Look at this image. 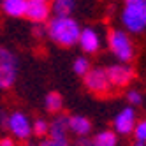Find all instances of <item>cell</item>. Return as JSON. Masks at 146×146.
<instances>
[{"instance_id": "cell-18", "label": "cell", "mask_w": 146, "mask_h": 146, "mask_svg": "<svg viewBox=\"0 0 146 146\" xmlns=\"http://www.w3.org/2000/svg\"><path fill=\"white\" fill-rule=\"evenodd\" d=\"M132 134L135 135V141H137V143L146 144V120L135 121V127H134Z\"/></svg>"}, {"instance_id": "cell-19", "label": "cell", "mask_w": 146, "mask_h": 146, "mask_svg": "<svg viewBox=\"0 0 146 146\" xmlns=\"http://www.w3.org/2000/svg\"><path fill=\"white\" fill-rule=\"evenodd\" d=\"M32 134L39 135V137H46L48 135V121L42 120V118H37L32 123Z\"/></svg>"}, {"instance_id": "cell-4", "label": "cell", "mask_w": 146, "mask_h": 146, "mask_svg": "<svg viewBox=\"0 0 146 146\" xmlns=\"http://www.w3.org/2000/svg\"><path fill=\"white\" fill-rule=\"evenodd\" d=\"M121 23L130 34H139L146 28L143 18V0L137 4H127L121 13Z\"/></svg>"}, {"instance_id": "cell-29", "label": "cell", "mask_w": 146, "mask_h": 146, "mask_svg": "<svg viewBox=\"0 0 146 146\" xmlns=\"http://www.w3.org/2000/svg\"><path fill=\"white\" fill-rule=\"evenodd\" d=\"M37 2H49V0H37Z\"/></svg>"}, {"instance_id": "cell-11", "label": "cell", "mask_w": 146, "mask_h": 146, "mask_svg": "<svg viewBox=\"0 0 146 146\" xmlns=\"http://www.w3.org/2000/svg\"><path fill=\"white\" fill-rule=\"evenodd\" d=\"M67 123H69V132L76 134L78 137H90L92 121L86 116H83V114H69Z\"/></svg>"}, {"instance_id": "cell-3", "label": "cell", "mask_w": 146, "mask_h": 146, "mask_svg": "<svg viewBox=\"0 0 146 146\" xmlns=\"http://www.w3.org/2000/svg\"><path fill=\"white\" fill-rule=\"evenodd\" d=\"M19 62L11 49L0 46V90H9L18 79Z\"/></svg>"}, {"instance_id": "cell-21", "label": "cell", "mask_w": 146, "mask_h": 146, "mask_svg": "<svg viewBox=\"0 0 146 146\" xmlns=\"http://www.w3.org/2000/svg\"><path fill=\"white\" fill-rule=\"evenodd\" d=\"M35 146H72L69 143V139H42L40 143H37Z\"/></svg>"}, {"instance_id": "cell-14", "label": "cell", "mask_w": 146, "mask_h": 146, "mask_svg": "<svg viewBox=\"0 0 146 146\" xmlns=\"http://www.w3.org/2000/svg\"><path fill=\"white\" fill-rule=\"evenodd\" d=\"M49 7L55 16H70L76 9V0H53Z\"/></svg>"}, {"instance_id": "cell-8", "label": "cell", "mask_w": 146, "mask_h": 146, "mask_svg": "<svg viewBox=\"0 0 146 146\" xmlns=\"http://www.w3.org/2000/svg\"><path fill=\"white\" fill-rule=\"evenodd\" d=\"M113 127H114V134H121V135H129L132 134L134 127H135V111L134 108H123L113 120Z\"/></svg>"}, {"instance_id": "cell-22", "label": "cell", "mask_w": 146, "mask_h": 146, "mask_svg": "<svg viewBox=\"0 0 146 146\" xmlns=\"http://www.w3.org/2000/svg\"><path fill=\"white\" fill-rule=\"evenodd\" d=\"M32 34L37 37V39H42V37H46L48 34H46V23H37V25H34V28H32Z\"/></svg>"}, {"instance_id": "cell-27", "label": "cell", "mask_w": 146, "mask_h": 146, "mask_svg": "<svg viewBox=\"0 0 146 146\" xmlns=\"http://www.w3.org/2000/svg\"><path fill=\"white\" fill-rule=\"evenodd\" d=\"M137 2H141V0H125V4H137Z\"/></svg>"}, {"instance_id": "cell-5", "label": "cell", "mask_w": 146, "mask_h": 146, "mask_svg": "<svg viewBox=\"0 0 146 146\" xmlns=\"http://www.w3.org/2000/svg\"><path fill=\"white\" fill-rule=\"evenodd\" d=\"M85 86L92 92V93H97V95H106L109 92V81L106 76V69H100V67H93L90 69L85 76Z\"/></svg>"}, {"instance_id": "cell-17", "label": "cell", "mask_w": 146, "mask_h": 146, "mask_svg": "<svg viewBox=\"0 0 146 146\" xmlns=\"http://www.w3.org/2000/svg\"><path fill=\"white\" fill-rule=\"evenodd\" d=\"M90 69H92V65H90V60L86 56H79V58L74 60V64H72V70H74L78 76H85Z\"/></svg>"}, {"instance_id": "cell-12", "label": "cell", "mask_w": 146, "mask_h": 146, "mask_svg": "<svg viewBox=\"0 0 146 146\" xmlns=\"http://www.w3.org/2000/svg\"><path fill=\"white\" fill-rule=\"evenodd\" d=\"M69 135V123L67 114H58L51 121H48V137L49 139H67Z\"/></svg>"}, {"instance_id": "cell-23", "label": "cell", "mask_w": 146, "mask_h": 146, "mask_svg": "<svg viewBox=\"0 0 146 146\" xmlns=\"http://www.w3.org/2000/svg\"><path fill=\"white\" fill-rule=\"evenodd\" d=\"M74 146H95V144H93L92 137H78Z\"/></svg>"}, {"instance_id": "cell-26", "label": "cell", "mask_w": 146, "mask_h": 146, "mask_svg": "<svg viewBox=\"0 0 146 146\" xmlns=\"http://www.w3.org/2000/svg\"><path fill=\"white\" fill-rule=\"evenodd\" d=\"M143 18H144V25H146V0H143Z\"/></svg>"}, {"instance_id": "cell-25", "label": "cell", "mask_w": 146, "mask_h": 146, "mask_svg": "<svg viewBox=\"0 0 146 146\" xmlns=\"http://www.w3.org/2000/svg\"><path fill=\"white\" fill-rule=\"evenodd\" d=\"M0 146H16L13 137H2L0 139Z\"/></svg>"}, {"instance_id": "cell-24", "label": "cell", "mask_w": 146, "mask_h": 146, "mask_svg": "<svg viewBox=\"0 0 146 146\" xmlns=\"http://www.w3.org/2000/svg\"><path fill=\"white\" fill-rule=\"evenodd\" d=\"M7 118H9V113L0 109V127H7Z\"/></svg>"}, {"instance_id": "cell-15", "label": "cell", "mask_w": 146, "mask_h": 146, "mask_svg": "<svg viewBox=\"0 0 146 146\" xmlns=\"http://www.w3.org/2000/svg\"><path fill=\"white\" fill-rule=\"evenodd\" d=\"M44 108H46V111L53 113V114L62 113V108H64V97H62L58 92H49L44 97Z\"/></svg>"}, {"instance_id": "cell-6", "label": "cell", "mask_w": 146, "mask_h": 146, "mask_svg": "<svg viewBox=\"0 0 146 146\" xmlns=\"http://www.w3.org/2000/svg\"><path fill=\"white\" fill-rule=\"evenodd\" d=\"M106 76L109 81V86L123 88L130 85V81L134 79V69L127 64H113L106 69Z\"/></svg>"}, {"instance_id": "cell-7", "label": "cell", "mask_w": 146, "mask_h": 146, "mask_svg": "<svg viewBox=\"0 0 146 146\" xmlns=\"http://www.w3.org/2000/svg\"><path fill=\"white\" fill-rule=\"evenodd\" d=\"M7 129L18 139H28L32 135V123L28 116L21 111H14L7 118Z\"/></svg>"}, {"instance_id": "cell-2", "label": "cell", "mask_w": 146, "mask_h": 146, "mask_svg": "<svg viewBox=\"0 0 146 146\" xmlns=\"http://www.w3.org/2000/svg\"><path fill=\"white\" fill-rule=\"evenodd\" d=\"M108 46L111 49V53L121 64H129V62L134 60V42L125 30L111 28L108 34Z\"/></svg>"}, {"instance_id": "cell-28", "label": "cell", "mask_w": 146, "mask_h": 146, "mask_svg": "<svg viewBox=\"0 0 146 146\" xmlns=\"http://www.w3.org/2000/svg\"><path fill=\"white\" fill-rule=\"evenodd\" d=\"M134 146H146V144H143V143H137V141H135V143H134Z\"/></svg>"}, {"instance_id": "cell-1", "label": "cell", "mask_w": 146, "mask_h": 146, "mask_svg": "<svg viewBox=\"0 0 146 146\" xmlns=\"http://www.w3.org/2000/svg\"><path fill=\"white\" fill-rule=\"evenodd\" d=\"M46 34L55 44L62 48H70L78 44L81 27L72 16H53L48 19Z\"/></svg>"}, {"instance_id": "cell-10", "label": "cell", "mask_w": 146, "mask_h": 146, "mask_svg": "<svg viewBox=\"0 0 146 146\" xmlns=\"http://www.w3.org/2000/svg\"><path fill=\"white\" fill-rule=\"evenodd\" d=\"M78 44L79 48L85 51V53H97L99 48H100V37L97 34L95 28H81V34H79V39H78Z\"/></svg>"}, {"instance_id": "cell-20", "label": "cell", "mask_w": 146, "mask_h": 146, "mask_svg": "<svg viewBox=\"0 0 146 146\" xmlns=\"http://www.w3.org/2000/svg\"><path fill=\"white\" fill-rule=\"evenodd\" d=\"M127 102L130 104V108H135L143 102V95L139 90H129L127 92Z\"/></svg>"}, {"instance_id": "cell-16", "label": "cell", "mask_w": 146, "mask_h": 146, "mask_svg": "<svg viewBox=\"0 0 146 146\" xmlns=\"http://www.w3.org/2000/svg\"><path fill=\"white\" fill-rule=\"evenodd\" d=\"M92 141L95 146H118V135L113 130H102L93 135Z\"/></svg>"}, {"instance_id": "cell-13", "label": "cell", "mask_w": 146, "mask_h": 146, "mask_svg": "<svg viewBox=\"0 0 146 146\" xmlns=\"http://www.w3.org/2000/svg\"><path fill=\"white\" fill-rule=\"evenodd\" d=\"M2 11L13 18H21L27 11V0H4Z\"/></svg>"}, {"instance_id": "cell-9", "label": "cell", "mask_w": 146, "mask_h": 146, "mask_svg": "<svg viewBox=\"0 0 146 146\" xmlns=\"http://www.w3.org/2000/svg\"><path fill=\"white\" fill-rule=\"evenodd\" d=\"M25 16L32 21L34 25L37 23H46L51 18V7L48 2H37V0H27V11Z\"/></svg>"}]
</instances>
